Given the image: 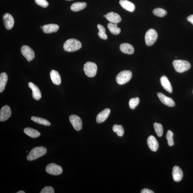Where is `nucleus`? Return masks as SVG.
Here are the masks:
<instances>
[{
	"label": "nucleus",
	"mask_w": 193,
	"mask_h": 193,
	"mask_svg": "<svg viewBox=\"0 0 193 193\" xmlns=\"http://www.w3.org/2000/svg\"><path fill=\"white\" fill-rule=\"evenodd\" d=\"M82 47L81 43L75 39H69L63 45V49L66 51L73 52L78 50Z\"/></svg>",
	"instance_id": "1"
},
{
	"label": "nucleus",
	"mask_w": 193,
	"mask_h": 193,
	"mask_svg": "<svg viewBox=\"0 0 193 193\" xmlns=\"http://www.w3.org/2000/svg\"><path fill=\"white\" fill-rule=\"evenodd\" d=\"M47 149L45 147L39 146L35 147L31 150L30 153L27 156V160L31 161L37 159L46 153Z\"/></svg>",
	"instance_id": "2"
},
{
	"label": "nucleus",
	"mask_w": 193,
	"mask_h": 193,
	"mask_svg": "<svg viewBox=\"0 0 193 193\" xmlns=\"http://www.w3.org/2000/svg\"><path fill=\"white\" fill-rule=\"evenodd\" d=\"M173 65L176 71L180 73L188 71L191 66L189 62L183 60H174Z\"/></svg>",
	"instance_id": "3"
},
{
	"label": "nucleus",
	"mask_w": 193,
	"mask_h": 193,
	"mask_svg": "<svg viewBox=\"0 0 193 193\" xmlns=\"http://www.w3.org/2000/svg\"><path fill=\"white\" fill-rule=\"evenodd\" d=\"M132 77V73L128 70H124L120 72L116 77V81L120 85H123L130 80Z\"/></svg>",
	"instance_id": "4"
},
{
	"label": "nucleus",
	"mask_w": 193,
	"mask_h": 193,
	"mask_svg": "<svg viewBox=\"0 0 193 193\" xmlns=\"http://www.w3.org/2000/svg\"><path fill=\"white\" fill-rule=\"evenodd\" d=\"M83 70L86 76L89 77H94L97 73V65L94 62H87L84 65Z\"/></svg>",
	"instance_id": "5"
},
{
	"label": "nucleus",
	"mask_w": 193,
	"mask_h": 193,
	"mask_svg": "<svg viewBox=\"0 0 193 193\" xmlns=\"http://www.w3.org/2000/svg\"><path fill=\"white\" fill-rule=\"evenodd\" d=\"M158 37L157 31L153 29H151L147 31L145 36V41L147 46L153 45L156 41Z\"/></svg>",
	"instance_id": "6"
},
{
	"label": "nucleus",
	"mask_w": 193,
	"mask_h": 193,
	"mask_svg": "<svg viewBox=\"0 0 193 193\" xmlns=\"http://www.w3.org/2000/svg\"><path fill=\"white\" fill-rule=\"evenodd\" d=\"M45 171L49 174L53 175H59L62 174L63 169L60 166L55 163H51L47 166Z\"/></svg>",
	"instance_id": "7"
},
{
	"label": "nucleus",
	"mask_w": 193,
	"mask_h": 193,
	"mask_svg": "<svg viewBox=\"0 0 193 193\" xmlns=\"http://www.w3.org/2000/svg\"><path fill=\"white\" fill-rule=\"evenodd\" d=\"M23 55L26 58L29 62L32 61L35 57V53L33 50L28 45H24L21 49Z\"/></svg>",
	"instance_id": "8"
},
{
	"label": "nucleus",
	"mask_w": 193,
	"mask_h": 193,
	"mask_svg": "<svg viewBox=\"0 0 193 193\" xmlns=\"http://www.w3.org/2000/svg\"><path fill=\"white\" fill-rule=\"evenodd\" d=\"M69 121L74 128L77 131L81 130L82 127V122L78 115H72L70 116Z\"/></svg>",
	"instance_id": "9"
},
{
	"label": "nucleus",
	"mask_w": 193,
	"mask_h": 193,
	"mask_svg": "<svg viewBox=\"0 0 193 193\" xmlns=\"http://www.w3.org/2000/svg\"><path fill=\"white\" fill-rule=\"evenodd\" d=\"M12 111L10 107L6 105L2 107L0 111V121H6L11 117Z\"/></svg>",
	"instance_id": "10"
},
{
	"label": "nucleus",
	"mask_w": 193,
	"mask_h": 193,
	"mask_svg": "<svg viewBox=\"0 0 193 193\" xmlns=\"http://www.w3.org/2000/svg\"><path fill=\"white\" fill-rule=\"evenodd\" d=\"M3 20L4 26L8 29H12L15 23V20L12 16L8 13L5 14L3 16Z\"/></svg>",
	"instance_id": "11"
},
{
	"label": "nucleus",
	"mask_w": 193,
	"mask_h": 193,
	"mask_svg": "<svg viewBox=\"0 0 193 193\" xmlns=\"http://www.w3.org/2000/svg\"><path fill=\"white\" fill-rule=\"evenodd\" d=\"M157 96L159 99L162 103L170 107H173L175 106V103L171 98L166 96L161 93H157Z\"/></svg>",
	"instance_id": "12"
},
{
	"label": "nucleus",
	"mask_w": 193,
	"mask_h": 193,
	"mask_svg": "<svg viewBox=\"0 0 193 193\" xmlns=\"http://www.w3.org/2000/svg\"><path fill=\"white\" fill-rule=\"evenodd\" d=\"M172 174L174 181L176 182H180L183 178L182 170L178 166H175L173 167Z\"/></svg>",
	"instance_id": "13"
},
{
	"label": "nucleus",
	"mask_w": 193,
	"mask_h": 193,
	"mask_svg": "<svg viewBox=\"0 0 193 193\" xmlns=\"http://www.w3.org/2000/svg\"><path fill=\"white\" fill-rule=\"evenodd\" d=\"M106 18L109 21L113 23H119L122 20L121 17L118 14L113 12L107 14Z\"/></svg>",
	"instance_id": "14"
},
{
	"label": "nucleus",
	"mask_w": 193,
	"mask_h": 193,
	"mask_svg": "<svg viewBox=\"0 0 193 193\" xmlns=\"http://www.w3.org/2000/svg\"><path fill=\"white\" fill-rule=\"evenodd\" d=\"M147 145L152 151L156 152L157 150L159 144L157 140L153 136H149L147 140Z\"/></svg>",
	"instance_id": "15"
},
{
	"label": "nucleus",
	"mask_w": 193,
	"mask_h": 193,
	"mask_svg": "<svg viewBox=\"0 0 193 193\" xmlns=\"http://www.w3.org/2000/svg\"><path fill=\"white\" fill-rule=\"evenodd\" d=\"M28 86L32 90L33 92V97L36 100H39L42 97V94L38 86L32 82L28 83Z\"/></svg>",
	"instance_id": "16"
},
{
	"label": "nucleus",
	"mask_w": 193,
	"mask_h": 193,
	"mask_svg": "<svg viewBox=\"0 0 193 193\" xmlns=\"http://www.w3.org/2000/svg\"><path fill=\"white\" fill-rule=\"evenodd\" d=\"M111 112V110L109 108H106L100 112L97 115L96 122L97 123L100 124L105 121L108 118Z\"/></svg>",
	"instance_id": "17"
},
{
	"label": "nucleus",
	"mask_w": 193,
	"mask_h": 193,
	"mask_svg": "<svg viewBox=\"0 0 193 193\" xmlns=\"http://www.w3.org/2000/svg\"><path fill=\"white\" fill-rule=\"evenodd\" d=\"M160 81L161 85L165 90L170 93H172V86L167 77L165 76L161 77Z\"/></svg>",
	"instance_id": "18"
},
{
	"label": "nucleus",
	"mask_w": 193,
	"mask_h": 193,
	"mask_svg": "<svg viewBox=\"0 0 193 193\" xmlns=\"http://www.w3.org/2000/svg\"><path fill=\"white\" fill-rule=\"evenodd\" d=\"M59 29V26L57 24H50L45 25L42 27V29L44 32L49 34L56 32Z\"/></svg>",
	"instance_id": "19"
},
{
	"label": "nucleus",
	"mask_w": 193,
	"mask_h": 193,
	"mask_svg": "<svg viewBox=\"0 0 193 193\" xmlns=\"http://www.w3.org/2000/svg\"><path fill=\"white\" fill-rule=\"evenodd\" d=\"M119 3L123 8L129 12H133L135 10L134 4L128 0H120Z\"/></svg>",
	"instance_id": "20"
},
{
	"label": "nucleus",
	"mask_w": 193,
	"mask_h": 193,
	"mask_svg": "<svg viewBox=\"0 0 193 193\" xmlns=\"http://www.w3.org/2000/svg\"><path fill=\"white\" fill-rule=\"evenodd\" d=\"M120 50L125 54H131L134 52V49L132 45L128 43L121 44L120 46Z\"/></svg>",
	"instance_id": "21"
},
{
	"label": "nucleus",
	"mask_w": 193,
	"mask_h": 193,
	"mask_svg": "<svg viewBox=\"0 0 193 193\" xmlns=\"http://www.w3.org/2000/svg\"><path fill=\"white\" fill-rule=\"evenodd\" d=\"M50 74L52 82L56 85H60L61 82V78L59 73L56 70H52Z\"/></svg>",
	"instance_id": "22"
},
{
	"label": "nucleus",
	"mask_w": 193,
	"mask_h": 193,
	"mask_svg": "<svg viewBox=\"0 0 193 193\" xmlns=\"http://www.w3.org/2000/svg\"><path fill=\"white\" fill-rule=\"evenodd\" d=\"M8 79L7 74L6 73L3 72L0 75V92H3L5 89Z\"/></svg>",
	"instance_id": "23"
},
{
	"label": "nucleus",
	"mask_w": 193,
	"mask_h": 193,
	"mask_svg": "<svg viewBox=\"0 0 193 193\" xmlns=\"http://www.w3.org/2000/svg\"><path fill=\"white\" fill-rule=\"evenodd\" d=\"M24 132L29 137L35 138H37L40 136V133L37 130L30 128H27L24 129Z\"/></svg>",
	"instance_id": "24"
},
{
	"label": "nucleus",
	"mask_w": 193,
	"mask_h": 193,
	"mask_svg": "<svg viewBox=\"0 0 193 193\" xmlns=\"http://www.w3.org/2000/svg\"><path fill=\"white\" fill-rule=\"evenodd\" d=\"M87 6L85 2H76L72 4L71 9L73 12H78L85 8Z\"/></svg>",
	"instance_id": "25"
},
{
	"label": "nucleus",
	"mask_w": 193,
	"mask_h": 193,
	"mask_svg": "<svg viewBox=\"0 0 193 193\" xmlns=\"http://www.w3.org/2000/svg\"><path fill=\"white\" fill-rule=\"evenodd\" d=\"M107 27L111 33L113 35H119L121 32V29L119 27H118L117 24L110 23L107 25Z\"/></svg>",
	"instance_id": "26"
},
{
	"label": "nucleus",
	"mask_w": 193,
	"mask_h": 193,
	"mask_svg": "<svg viewBox=\"0 0 193 193\" xmlns=\"http://www.w3.org/2000/svg\"><path fill=\"white\" fill-rule=\"evenodd\" d=\"M31 120L34 122L39 124L43 125L45 126H50L51 123L47 120L42 118L33 116L31 118Z\"/></svg>",
	"instance_id": "27"
},
{
	"label": "nucleus",
	"mask_w": 193,
	"mask_h": 193,
	"mask_svg": "<svg viewBox=\"0 0 193 193\" xmlns=\"http://www.w3.org/2000/svg\"><path fill=\"white\" fill-rule=\"evenodd\" d=\"M97 28L99 29V32L98 35L100 38L102 39L106 40L107 39V35L106 33V29L102 25L99 24L97 26Z\"/></svg>",
	"instance_id": "28"
},
{
	"label": "nucleus",
	"mask_w": 193,
	"mask_h": 193,
	"mask_svg": "<svg viewBox=\"0 0 193 193\" xmlns=\"http://www.w3.org/2000/svg\"><path fill=\"white\" fill-rule=\"evenodd\" d=\"M153 126L154 130L158 137H162L163 133V128L162 125L155 122Z\"/></svg>",
	"instance_id": "29"
},
{
	"label": "nucleus",
	"mask_w": 193,
	"mask_h": 193,
	"mask_svg": "<svg viewBox=\"0 0 193 193\" xmlns=\"http://www.w3.org/2000/svg\"><path fill=\"white\" fill-rule=\"evenodd\" d=\"M113 131L114 132L116 133L117 135L119 137H122L124 133V128L121 125L115 124L113 127Z\"/></svg>",
	"instance_id": "30"
},
{
	"label": "nucleus",
	"mask_w": 193,
	"mask_h": 193,
	"mask_svg": "<svg viewBox=\"0 0 193 193\" xmlns=\"http://www.w3.org/2000/svg\"><path fill=\"white\" fill-rule=\"evenodd\" d=\"M153 13L154 15L159 17H162L165 16L167 14V11L161 8H157L153 11Z\"/></svg>",
	"instance_id": "31"
},
{
	"label": "nucleus",
	"mask_w": 193,
	"mask_h": 193,
	"mask_svg": "<svg viewBox=\"0 0 193 193\" xmlns=\"http://www.w3.org/2000/svg\"><path fill=\"white\" fill-rule=\"evenodd\" d=\"M139 102L140 99L138 97L131 99L129 103V107L131 109H135L136 107L139 104Z\"/></svg>",
	"instance_id": "32"
},
{
	"label": "nucleus",
	"mask_w": 193,
	"mask_h": 193,
	"mask_svg": "<svg viewBox=\"0 0 193 193\" xmlns=\"http://www.w3.org/2000/svg\"><path fill=\"white\" fill-rule=\"evenodd\" d=\"M173 136V133L171 131L169 130L167 131L166 137L168 141V144L170 146H173L174 145Z\"/></svg>",
	"instance_id": "33"
},
{
	"label": "nucleus",
	"mask_w": 193,
	"mask_h": 193,
	"mask_svg": "<svg viewBox=\"0 0 193 193\" xmlns=\"http://www.w3.org/2000/svg\"><path fill=\"white\" fill-rule=\"evenodd\" d=\"M36 3L37 5L43 8H46L49 5V3L46 0H35Z\"/></svg>",
	"instance_id": "34"
},
{
	"label": "nucleus",
	"mask_w": 193,
	"mask_h": 193,
	"mask_svg": "<svg viewBox=\"0 0 193 193\" xmlns=\"http://www.w3.org/2000/svg\"><path fill=\"white\" fill-rule=\"evenodd\" d=\"M40 193H54V190L53 187H46L43 188Z\"/></svg>",
	"instance_id": "35"
},
{
	"label": "nucleus",
	"mask_w": 193,
	"mask_h": 193,
	"mask_svg": "<svg viewBox=\"0 0 193 193\" xmlns=\"http://www.w3.org/2000/svg\"><path fill=\"white\" fill-rule=\"evenodd\" d=\"M141 192V193H154V192L152 191L151 190L147 189V188H145V189L142 190Z\"/></svg>",
	"instance_id": "36"
},
{
	"label": "nucleus",
	"mask_w": 193,
	"mask_h": 193,
	"mask_svg": "<svg viewBox=\"0 0 193 193\" xmlns=\"http://www.w3.org/2000/svg\"><path fill=\"white\" fill-rule=\"evenodd\" d=\"M187 20L188 22L193 24V15H191L187 17Z\"/></svg>",
	"instance_id": "37"
},
{
	"label": "nucleus",
	"mask_w": 193,
	"mask_h": 193,
	"mask_svg": "<svg viewBox=\"0 0 193 193\" xmlns=\"http://www.w3.org/2000/svg\"><path fill=\"white\" fill-rule=\"evenodd\" d=\"M17 193H25V192L23 191H20L17 192Z\"/></svg>",
	"instance_id": "38"
},
{
	"label": "nucleus",
	"mask_w": 193,
	"mask_h": 193,
	"mask_svg": "<svg viewBox=\"0 0 193 193\" xmlns=\"http://www.w3.org/2000/svg\"><path fill=\"white\" fill-rule=\"evenodd\" d=\"M66 1H72V0H66Z\"/></svg>",
	"instance_id": "39"
},
{
	"label": "nucleus",
	"mask_w": 193,
	"mask_h": 193,
	"mask_svg": "<svg viewBox=\"0 0 193 193\" xmlns=\"http://www.w3.org/2000/svg\"><path fill=\"white\" fill-rule=\"evenodd\" d=\"M103 16H104V17H106V15H103Z\"/></svg>",
	"instance_id": "40"
},
{
	"label": "nucleus",
	"mask_w": 193,
	"mask_h": 193,
	"mask_svg": "<svg viewBox=\"0 0 193 193\" xmlns=\"http://www.w3.org/2000/svg\"><path fill=\"white\" fill-rule=\"evenodd\" d=\"M40 28H42V26L40 27Z\"/></svg>",
	"instance_id": "41"
},
{
	"label": "nucleus",
	"mask_w": 193,
	"mask_h": 193,
	"mask_svg": "<svg viewBox=\"0 0 193 193\" xmlns=\"http://www.w3.org/2000/svg\"></svg>",
	"instance_id": "42"
}]
</instances>
